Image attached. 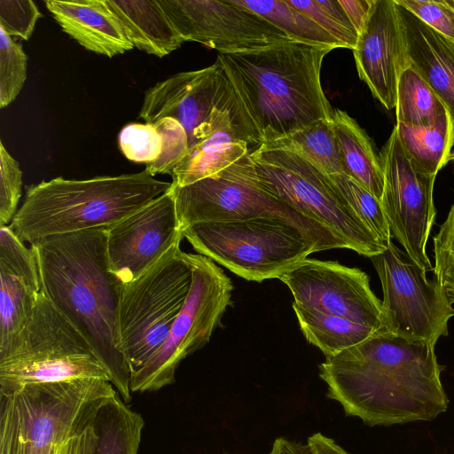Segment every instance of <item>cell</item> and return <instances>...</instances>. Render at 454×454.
Segmentation results:
<instances>
[{
    "instance_id": "obj_41",
    "label": "cell",
    "mask_w": 454,
    "mask_h": 454,
    "mask_svg": "<svg viewBox=\"0 0 454 454\" xmlns=\"http://www.w3.org/2000/svg\"><path fill=\"white\" fill-rule=\"evenodd\" d=\"M97 442L98 433L94 420L66 441L56 454H93Z\"/></svg>"
},
{
    "instance_id": "obj_39",
    "label": "cell",
    "mask_w": 454,
    "mask_h": 454,
    "mask_svg": "<svg viewBox=\"0 0 454 454\" xmlns=\"http://www.w3.org/2000/svg\"><path fill=\"white\" fill-rule=\"evenodd\" d=\"M41 17L32 0H0V28L10 36L28 40Z\"/></svg>"
},
{
    "instance_id": "obj_13",
    "label": "cell",
    "mask_w": 454,
    "mask_h": 454,
    "mask_svg": "<svg viewBox=\"0 0 454 454\" xmlns=\"http://www.w3.org/2000/svg\"><path fill=\"white\" fill-rule=\"evenodd\" d=\"M371 261L380 280L382 320L386 331L434 345L448 335L454 309L436 278L415 264L392 240Z\"/></svg>"
},
{
    "instance_id": "obj_44",
    "label": "cell",
    "mask_w": 454,
    "mask_h": 454,
    "mask_svg": "<svg viewBox=\"0 0 454 454\" xmlns=\"http://www.w3.org/2000/svg\"><path fill=\"white\" fill-rule=\"evenodd\" d=\"M450 160L454 161V152H452L449 157V161Z\"/></svg>"
},
{
    "instance_id": "obj_9",
    "label": "cell",
    "mask_w": 454,
    "mask_h": 454,
    "mask_svg": "<svg viewBox=\"0 0 454 454\" xmlns=\"http://www.w3.org/2000/svg\"><path fill=\"white\" fill-rule=\"evenodd\" d=\"M192 278L188 254L178 243L145 274L122 286L119 332L131 376L167 340Z\"/></svg>"
},
{
    "instance_id": "obj_8",
    "label": "cell",
    "mask_w": 454,
    "mask_h": 454,
    "mask_svg": "<svg viewBox=\"0 0 454 454\" xmlns=\"http://www.w3.org/2000/svg\"><path fill=\"white\" fill-rule=\"evenodd\" d=\"M249 154L262 190L330 229L348 249L371 258L387 247L355 215L329 175L309 160L262 146Z\"/></svg>"
},
{
    "instance_id": "obj_25",
    "label": "cell",
    "mask_w": 454,
    "mask_h": 454,
    "mask_svg": "<svg viewBox=\"0 0 454 454\" xmlns=\"http://www.w3.org/2000/svg\"><path fill=\"white\" fill-rule=\"evenodd\" d=\"M395 129L403 151L421 172L436 176L449 162L454 145V121L449 112L427 127L396 123Z\"/></svg>"
},
{
    "instance_id": "obj_19",
    "label": "cell",
    "mask_w": 454,
    "mask_h": 454,
    "mask_svg": "<svg viewBox=\"0 0 454 454\" xmlns=\"http://www.w3.org/2000/svg\"><path fill=\"white\" fill-rule=\"evenodd\" d=\"M0 358L13 348L42 290L34 248L0 227Z\"/></svg>"
},
{
    "instance_id": "obj_1",
    "label": "cell",
    "mask_w": 454,
    "mask_h": 454,
    "mask_svg": "<svg viewBox=\"0 0 454 454\" xmlns=\"http://www.w3.org/2000/svg\"><path fill=\"white\" fill-rule=\"evenodd\" d=\"M434 346L387 331L319 364L327 397L371 427L434 419L448 409Z\"/></svg>"
},
{
    "instance_id": "obj_31",
    "label": "cell",
    "mask_w": 454,
    "mask_h": 454,
    "mask_svg": "<svg viewBox=\"0 0 454 454\" xmlns=\"http://www.w3.org/2000/svg\"><path fill=\"white\" fill-rule=\"evenodd\" d=\"M329 177L359 220L387 247L392 237L380 200L343 173L332 174Z\"/></svg>"
},
{
    "instance_id": "obj_12",
    "label": "cell",
    "mask_w": 454,
    "mask_h": 454,
    "mask_svg": "<svg viewBox=\"0 0 454 454\" xmlns=\"http://www.w3.org/2000/svg\"><path fill=\"white\" fill-rule=\"evenodd\" d=\"M170 117L185 129L189 148L215 131L232 127L239 136L247 120L223 67L177 73L147 90L139 112L146 123Z\"/></svg>"
},
{
    "instance_id": "obj_32",
    "label": "cell",
    "mask_w": 454,
    "mask_h": 454,
    "mask_svg": "<svg viewBox=\"0 0 454 454\" xmlns=\"http://www.w3.org/2000/svg\"><path fill=\"white\" fill-rule=\"evenodd\" d=\"M333 36L341 48L354 50L358 33L339 0H286Z\"/></svg>"
},
{
    "instance_id": "obj_4",
    "label": "cell",
    "mask_w": 454,
    "mask_h": 454,
    "mask_svg": "<svg viewBox=\"0 0 454 454\" xmlns=\"http://www.w3.org/2000/svg\"><path fill=\"white\" fill-rule=\"evenodd\" d=\"M172 183L146 169L85 180L56 177L26 189L21 207L9 225L23 242L108 228L165 193Z\"/></svg>"
},
{
    "instance_id": "obj_43",
    "label": "cell",
    "mask_w": 454,
    "mask_h": 454,
    "mask_svg": "<svg viewBox=\"0 0 454 454\" xmlns=\"http://www.w3.org/2000/svg\"><path fill=\"white\" fill-rule=\"evenodd\" d=\"M307 446L310 454H349L333 439L321 433L310 435L307 440Z\"/></svg>"
},
{
    "instance_id": "obj_7",
    "label": "cell",
    "mask_w": 454,
    "mask_h": 454,
    "mask_svg": "<svg viewBox=\"0 0 454 454\" xmlns=\"http://www.w3.org/2000/svg\"><path fill=\"white\" fill-rule=\"evenodd\" d=\"M182 233L198 254L255 282L278 278L318 252L299 228L270 216L197 223Z\"/></svg>"
},
{
    "instance_id": "obj_11",
    "label": "cell",
    "mask_w": 454,
    "mask_h": 454,
    "mask_svg": "<svg viewBox=\"0 0 454 454\" xmlns=\"http://www.w3.org/2000/svg\"><path fill=\"white\" fill-rule=\"evenodd\" d=\"M188 257L192 267L188 295L165 342L132 374L131 392H153L173 384L180 363L209 341L231 304L232 284L223 270L205 255Z\"/></svg>"
},
{
    "instance_id": "obj_24",
    "label": "cell",
    "mask_w": 454,
    "mask_h": 454,
    "mask_svg": "<svg viewBox=\"0 0 454 454\" xmlns=\"http://www.w3.org/2000/svg\"><path fill=\"white\" fill-rule=\"evenodd\" d=\"M249 153L247 143L233 128L221 129L189 148L173 170L172 186H186L214 176Z\"/></svg>"
},
{
    "instance_id": "obj_20",
    "label": "cell",
    "mask_w": 454,
    "mask_h": 454,
    "mask_svg": "<svg viewBox=\"0 0 454 454\" xmlns=\"http://www.w3.org/2000/svg\"><path fill=\"white\" fill-rule=\"evenodd\" d=\"M396 5L408 64L436 93L454 121V43Z\"/></svg>"
},
{
    "instance_id": "obj_28",
    "label": "cell",
    "mask_w": 454,
    "mask_h": 454,
    "mask_svg": "<svg viewBox=\"0 0 454 454\" xmlns=\"http://www.w3.org/2000/svg\"><path fill=\"white\" fill-rule=\"evenodd\" d=\"M261 146L296 153L327 175L343 173L333 120L316 121Z\"/></svg>"
},
{
    "instance_id": "obj_6",
    "label": "cell",
    "mask_w": 454,
    "mask_h": 454,
    "mask_svg": "<svg viewBox=\"0 0 454 454\" xmlns=\"http://www.w3.org/2000/svg\"><path fill=\"white\" fill-rule=\"evenodd\" d=\"M171 191L181 231L197 223L270 216L299 228L318 251L348 248L330 229L262 190L249 153L214 176L186 186H172Z\"/></svg>"
},
{
    "instance_id": "obj_37",
    "label": "cell",
    "mask_w": 454,
    "mask_h": 454,
    "mask_svg": "<svg viewBox=\"0 0 454 454\" xmlns=\"http://www.w3.org/2000/svg\"><path fill=\"white\" fill-rule=\"evenodd\" d=\"M22 170L0 141V227L9 226L21 198Z\"/></svg>"
},
{
    "instance_id": "obj_22",
    "label": "cell",
    "mask_w": 454,
    "mask_h": 454,
    "mask_svg": "<svg viewBox=\"0 0 454 454\" xmlns=\"http://www.w3.org/2000/svg\"><path fill=\"white\" fill-rule=\"evenodd\" d=\"M131 44L162 58L177 50L183 39L157 0H105Z\"/></svg>"
},
{
    "instance_id": "obj_3",
    "label": "cell",
    "mask_w": 454,
    "mask_h": 454,
    "mask_svg": "<svg viewBox=\"0 0 454 454\" xmlns=\"http://www.w3.org/2000/svg\"><path fill=\"white\" fill-rule=\"evenodd\" d=\"M332 50L295 41L238 53H219L216 62L230 81L261 145L318 120L333 109L320 73Z\"/></svg>"
},
{
    "instance_id": "obj_42",
    "label": "cell",
    "mask_w": 454,
    "mask_h": 454,
    "mask_svg": "<svg viewBox=\"0 0 454 454\" xmlns=\"http://www.w3.org/2000/svg\"><path fill=\"white\" fill-rule=\"evenodd\" d=\"M339 2L359 34L369 16L374 0H339Z\"/></svg>"
},
{
    "instance_id": "obj_33",
    "label": "cell",
    "mask_w": 454,
    "mask_h": 454,
    "mask_svg": "<svg viewBox=\"0 0 454 454\" xmlns=\"http://www.w3.org/2000/svg\"><path fill=\"white\" fill-rule=\"evenodd\" d=\"M27 57L22 45L0 28V106L10 105L27 79Z\"/></svg>"
},
{
    "instance_id": "obj_15",
    "label": "cell",
    "mask_w": 454,
    "mask_h": 454,
    "mask_svg": "<svg viewBox=\"0 0 454 454\" xmlns=\"http://www.w3.org/2000/svg\"><path fill=\"white\" fill-rule=\"evenodd\" d=\"M184 42L219 53H238L293 41L284 31L234 0H157Z\"/></svg>"
},
{
    "instance_id": "obj_35",
    "label": "cell",
    "mask_w": 454,
    "mask_h": 454,
    "mask_svg": "<svg viewBox=\"0 0 454 454\" xmlns=\"http://www.w3.org/2000/svg\"><path fill=\"white\" fill-rule=\"evenodd\" d=\"M118 144L128 160L146 165L159 158L162 148L160 135L146 122L125 125L119 133Z\"/></svg>"
},
{
    "instance_id": "obj_21",
    "label": "cell",
    "mask_w": 454,
    "mask_h": 454,
    "mask_svg": "<svg viewBox=\"0 0 454 454\" xmlns=\"http://www.w3.org/2000/svg\"><path fill=\"white\" fill-rule=\"evenodd\" d=\"M61 29L86 50L113 58L134 48L105 0H46Z\"/></svg>"
},
{
    "instance_id": "obj_30",
    "label": "cell",
    "mask_w": 454,
    "mask_h": 454,
    "mask_svg": "<svg viewBox=\"0 0 454 454\" xmlns=\"http://www.w3.org/2000/svg\"><path fill=\"white\" fill-rule=\"evenodd\" d=\"M284 31L293 41L334 50L339 42L286 0H234Z\"/></svg>"
},
{
    "instance_id": "obj_29",
    "label": "cell",
    "mask_w": 454,
    "mask_h": 454,
    "mask_svg": "<svg viewBox=\"0 0 454 454\" xmlns=\"http://www.w3.org/2000/svg\"><path fill=\"white\" fill-rule=\"evenodd\" d=\"M396 123L411 127H427L448 112L445 105L408 64L402 71L396 91Z\"/></svg>"
},
{
    "instance_id": "obj_14",
    "label": "cell",
    "mask_w": 454,
    "mask_h": 454,
    "mask_svg": "<svg viewBox=\"0 0 454 454\" xmlns=\"http://www.w3.org/2000/svg\"><path fill=\"white\" fill-rule=\"evenodd\" d=\"M384 187L381 205L391 237L406 255L426 271L432 270L427 243L434 223L435 175H427L413 164L403 151L395 129L380 153Z\"/></svg>"
},
{
    "instance_id": "obj_23",
    "label": "cell",
    "mask_w": 454,
    "mask_h": 454,
    "mask_svg": "<svg viewBox=\"0 0 454 454\" xmlns=\"http://www.w3.org/2000/svg\"><path fill=\"white\" fill-rule=\"evenodd\" d=\"M332 120L343 174L381 200L383 169L380 153H377L372 139L345 111L333 109Z\"/></svg>"
},
{
    "instance_id": "obj_36",
    "label": "cell",
    "mask_w": 454,
    "mask_h": 454,
    "mask_svg": "<svg viewBox=\"0 0 454 454\" xmlns=\"http://www.w3.org/2000/svg\"><path fill=\"white\" fill-rule=\"evenodd\" d=\"M434 277L454 303V202L434 237Z\"/></svg>"
},
{
    "instance_id": "obj_16",
    "label": "cell",
    "mask_w": 454,
    "mask_h": 454,
    "mask_svg": "<svg viewBox=\"0 0 454 454\" xmlns=\"http://www.w3.org/2000/svg\"><path fill=\"white\" fill-rule=\"evenodd\" d=\"M278 279L301 307L341 317L375 332L386 331L381 301L371 289L368 275L360 269L306 258Z\"/></svg>"
},
{
    "instance_id": "obj_2",
    "label": "cell",
    "mask_w": 454,
    "mask_h": 454,
    "mask_svg": "<svg viewBox=\"0 0 454 454\" xmlns=\"http://www.w3.org/2000/svg\"><path fill=\"white\" fill-rule=\"evenodd\" d=\"M30 246L43 293L86 338L128 403L131 372L119 332L123 285L109 268L106 229L50 236Z\"/></svg>"
},
{
    "instance_id": "obj_5",
    "label": "cell",
    "mask_w": 454,
    "mask_h": 454,
    "mask_svg": "<svg viewBox=\"0 0 454 454\" xmlns=\"http://www.w3.org/2000/svg\"><path fill=\"white\" fill-rule=\"evenodd\" d=\"M110 375L80 331L43 291L13 348L0 358V394L31 383Z\"/></svg>"
},
{
    "instance_id": "obj_40",
    "label": "cell",
    "mask_w": 454,
    "mask_h": 454,
    "mask_svg": "<svg viewBox=\"0 0 454 454\" xmlns=\"http://www.w3.org/2000/svg\"><path fill=\"white\" fill-rule=\"evenodd\" d=\"M0 454H18L17 416L8 394H0Z\"/></svg>"
},
{
    "instance_id": "obj_34",
    "label": "cell",
    "mask_w": 454,
    "mask_h": 454,
    "mask_svg": "<svg viewBox=\"0 0 454 454\" xmlns=\"http://www.w3.org/2000/svg\"><path fill=\"white\" fill-rule=\"evenodd\" d=\"M162 139L161 153L157 160L146 165L153 176L157 174L172 175L176 165L189 150L188 135L179 121L164 117L152 123Z\"/></svg>"
},
{
    "instance_id": "obj_38",
    "label": "cell",
    "mask_w": 454,
    "mask_h": 454,
    "mask_svg": "<svg viewBox=\"0 0 454 454\" xmlns=\"http://www.w3.org/2000/svg\"><path fill=\"white\" fill-rule=\"evenodd\" d=\"M425 24L454 43V0H395Z\"/></svg>"
},
{
    "instance_id": "obj_27",
    "label": "cell",
    "mask_w": 454,
    "mask_h": 454,
    "mask_svg": "<svg viewBox=\"0 0 454 454\" xmlns=\"http://www.w3.org/2000/svg\"><path fill=\"white\" fill-rule=\"evenodd\" d=\"M293 309L305 339L317 347L325 357L334 356L377 333L347 318L303 308L294 302Z\"/></svg>"
},
{
    "instance_id": "obj_17",
    "label": "cell",
    "mask_w": 454,
    "mask_h": 454,
    "mask_svg": "<svg viewBox=\"0 0 454 454\" xmlns=\"http://www.w3.org/2000/svg\"><path fill=\"white\" fill-rule=\"evenodd\" d=\"M106 231L109 268L122 285L145 274L184 239L171 188Z\"/></svg>"
},
{
    "instance_id": "obj_10",
    "label": "cell",
    "mask_w": 454,
    "mask_h": 454,
    "mask_svg": "<svg viewBox=\"0 0 454 454\" xmlns=\"http://www.w3.org/2000/svg\"><path fill=\"white\" fill-rule=\"evenodd\" d=\"M116 393L110 381L87 378L27 384L8 394L17 416L18 454H56Z\"/></svg>"
},
{
    "instance_id": "obj_26",
    "label": "cell",
    "mask_w": 454,
    "mask_h": 454,
    "mask_svg": "<svg viewBox=\"0 0 454 454\" xmlns=\"http://www.w3.org/2000/svg\"><path fill=\"white\" fill-rule=\"evenodd\" d=\"M95 427L98 442L93 454H137L145 421L118 392L100 408Z\"/></svg>"
},
{
    "instance_id": "obj_18",
    "label": "cell",
    "mask_w": 454,
    "mask_h": 454,
    "mask_svg": "<svg viewBox=\"0 0 454 454\" xmlns=\"http://www.w3.org/2000/svg\"><path fill=\"white\" fill-rule=\"evenodd\" d=\"M357 74L387 110L395 107L399 76L408 65L395 0H374L353 50Z\"/></svg>"
}]
</instances>
